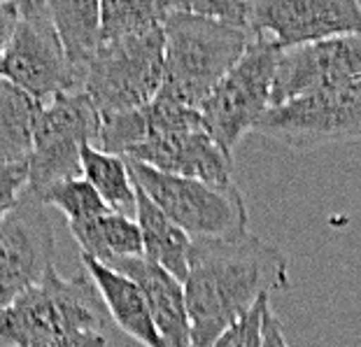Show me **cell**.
<instances>
[{"instance_id": "obj_1", "label": "cell", "mask_w": 361, "mask_h": 347, "mask_svg": "<svg viewBox=\"0 0 361 347\" xmlns=\"http://www.w3.org/2000/svg\"><path fill=\"white\" fill-rule=\"evenodd\" d=\"M287 289L289 259L278 245L250 231L226 241H191L184 280L191 347H212L261 296Z\"/></svg>"}, {"instance_id": "obj_2", "label": "cell", "mask_w": 361, "mask_h": 347, "mask_svg": "<svg viewBox=\"0 0 361 347\" xmlns=\"http://www.w3.org/2000/svg\"><path fill=\"white\" fill-rule=\"evenodd\" d=\"M107 310L87 273L63 277L51 266L35 287L0 310L5 347H107Z\"/></svg>"}, {"instance_id": "obj_3", "label": "cell", "mask_w": 361, "mask_h": 347, "mask_svg": "<svg viewBox=\"0 0 361 347\" xmlns=\"http://www.w3.org/2000/svg\"><path fill=\"white\" fill-rule=\"evenodd\" d=\"M164 35L166 63L159 96L196 110L255 40L252 30L180 12L178 7L166 21Z\"/></svg>"}, {"instance_id": "obj_4", "label": "cell", "mask_w": 361, "mask_h": 347, "mask_svg": "<svg viewBox=\"0 0 361 347\" xmlns=\"http://www.w3.org/2000/svg\"><path fill=\"white\" fill-rule=\"evenodd\" d=\"M126 161L214 187L235 184L233 159L214 142L201 110L161 96L147 105V138Z\"/></svg>"}, {"instance_id": "obj_5", "label": "cell", "mask_w": 361, "mask_h": 347, "mask_svg": "<svg viewBox=\"0 0 361 347\" xmlns=\"http://www.w3.org/2000/svg\"><path fill=\"white\" fill-rule=\"evenodd\" d=\"M164 63V28L105 42L87 68L82 91L91 98L101 117L142 110L159 96Z\"/></svg>"}, {"instance_id": "obj_6", "label": "cell", "mask_w": 361, "mask_h": 347, "mask_svg": "<svg viewBox=\"0 0 361 347\" xmlns=\"http://www.w3.org/2000/svg\"><path fill=\"white\" fill-rule=\"evenodd\" d=\"M133 182L191 241H226L247 233V205L235 187L166 175L128 161Z\"/></svg>"}, {"instance_id": "obj_7", "label": "cell", "mask_w": 361, "mask_h": 347, "mask_svg": "<svg viewBox=\"0 0 361 347\" xmlns=\"http://www.w3.org/2000/svg\"><path fill=\"white\" fill-rule=\"evenodd\" d=\"M280 56L282 49L278 44L255 35L247 51L201 105L207 130L231 159L243 135L255 130L257 121L271 107Z\"/></svg>"}, {"instance_id": "obj_8", "label": "cell", "mask_w": 361, "mask_h": 347, "mask_svg": "<svg viewBox=\"0 0 361 347\" xmlns=\"http://www.w3.org/2000/svg\"><path fill=\"white\" fill-rule=\"evenodd\" d=\"M101 112L84 91L61 94L42 105L28 157V194L40 198L54 184L82 177V147L98 142Z\"/></svg>"}, {"instance_id": "obj_9", "label": "cell", "mask_w": 361, "mask_h": 347, "mask_svg": "<svg viewBox=\"0 0 361 347\" xmlns=\"http://www.w3.org/2000/svg\"><path fill=\"white\" fill-rule=\"evenodd\" d=\"M17 7L19 19L0 63V77L42 105L61 94L80 91L47 3L21 0Z\"/></svg>"}, {"instance_id": "obj_10", "label": "cell", "mask_w": 361, "mask_h": 347, "mask_svg": "<svg viewBox=\"0 0 361 347\" xmlns=\"http://www.w3.org/2000/svg\"><path fill=\"white\" fill-rule=\"evenodd\" d=\"M255 133L296 152L361 140V82L268 107L257 121Z\"/></svg>"}, {"instance_id": "obj_11", "label": "cell", "mask_w": 361, "mask_h": 347, "mask_svg": "<svg viewBox=\"0 0 361 347\" xmlns=\"http://www.w3.org/2000/svg\"><path fill=\"white\" fill-rule=\"evenodd\" d=\"M250 30L284 49L338 35H361L359 0H255Z\"/></svg>"}, {"instance_id": "obj_12", "label": "cell", "mask_w": 361, "mask_h": 347, "mask_svg": "<svg viewBox=\"0 0 361 347\" xmlns=\"http://www.w3.org/2000/svg\"><path fill=\"white\" fill-rule=\"evenodd\" d=\"M0 310L35 287L56 259L54 226L40 200L24 194L19 207L0 224Z\"/></svg>"}, {"instance_id": "obj_13", "label": "cell", "mask_w": 361, "mask_h": 347, "mask_svg": "<svg viewBox=\"0 0 361 347\" xmlns=\"http://www.w3.org/2000/svg\"><path fill=\"white\" fill-rule=\"evenodd\" d=\"M361 82V35H338L329 40L284 49L273 82V105L324 89Z\"/></svg>"}, {"instance_id": "obj_14", "label": "cell", "mask_w": 361, "mask_h": 347, "mask_svg": "<svg viewBox=\"0 0 361 347\" xmlns=\"http://www.w3.org/2000/svg\"><path fill=\"white\" fill-rule=\"evenodd\" d=\"M103 266L128 277L140 287L147 298L152 319L168 347H191V319L187 296H184V282L157 266L154 261H149L145 254L130 259H114Z\"/></svg>"}, {"instance_id": "obj_15", "label": "cell", "mask_w": 361, "mask_h": 347, "mask_svg": "<svg viewBox=\"0 0 361 347\" xmlns=\"http://www.w3.org/2000/svg\"><path fill=\"white\" fill-rule=\"evenodd\" d=\"M80 259L84 273L94 282L112 322L142 347H168L164 336L159 334L154 319H152L147 298H145L140 287L128 277L103 266L101 261L87 257V254L80 252Z\"/></svg>"}, {"instance_id": "obj_16", "label": "cell", "mask_w": 361, "mask_h": 347, "mask_svg": "<svg viewBox=\"0 0 361 347\" xmlns=\"http://www.w3.org/2000/svg\"><path fill=\"white\" fill-rule=\"evenodd\" d=\"M47 7L82 91L87 68L101 49V3L98 0H49Z\"/></svg>"}, {"instance_id": "obj_17", "label": "cell", "mask_w": 361, "mask_h": 347, "mask_svg": "<svg viewBox=\"0 0 361 347\" xmlns=\"http://www.w3.org/2000/svg\"><path fill=\"white\" fill-rule=\"evenodd\" d=\"M137 203H135V221L142 236L145 257L154 261L164 271L178 277L180 282L189 275V252L191 238L173 224L159 210V205L135 184Z\"/></svg>"}, {"instance_id": "obj_18", "label": "cell", "mask_w": 361, "mask_h": 347, "mask_svg": "<svg viewBox=\"0 0 361 347\" xmlns=\"http://www.w3.org/2000/svg\"><path fill=\"white\" fill-rule=\"evenodd\" d=\"M73 238L80 245V252L87 257L110 264L114 259L142 257V236L135 217L119 212H105L89 221L68 224Z\"/></svg>"}, {"instance_id": "obj_19", "label": "cell", "mask_w": 361, "mask_h": 347, "mask_svg": "<svg viewBox=\"0 0 361 347\" xmlns=\"http://www.w3.org/2000/svg\"><path fill=\"white\" fill-rule=\"evenodd\" d=\"M40 110L42 103L0 77V166L30 157Z\"/></svg>"}, {"instance_id": "obj_20", "label": "cell", "mask_w": 361, "mask_h": 347, "mask_svg": "<svg viewBox=\"0 0 361 347\" xmlns=\"http://www.w3.org/2000/svg\"><path fill=\"white\" fill-rule=\"evenodd\" d=\"M82 177L98 191L112 212L135 217L137 191L128 161L114 154L101 152L94 145L82 147Z\"/></svg>"}, {"instance_id": "obj_21", "label": "cell", "mask_w": 361, "mask_h": 347, "mask_svg": "<svg viewBox=\"0 0 361 347\" xmlns=\"http://www.w3.org/2000/svg\"><path fill=\"white\" fill-rule=\"evenodd\" d=\"M175 12V0H103L101 44L164 28Z\"/></svg>"}, {"instance_id": "obj_22", "label": "cell", "mask_w": 361, "mask_h": 347, "mask_svg": "<svg viewBox=\"0 0 361 347\" xmlns=\"http://www.w3.org/2000/svg\"><path fill=\"white\" fill-rule=\"evenodd\" d=\"M44 207H56L59 212L66 214L68 224L89 221L94 217L110 212L105 200L98 196V191L84 180V177H75V180H66L54 184L44 194L37 198Z\"/></svg>"}, {"instance_id": "obj_23", "label": "cell", "mask_w": 361, "mask_h": 347, "mask_svg": "<svg viewBox=\"0 0 361 347\" xmlns=\"http://www.w3.org/2000/svg\"><path fill=\"white\" fill-rule=\"evenodd\" d=\"M175 7L180 12L250 30V3H240V0H175Z\"/></svg>"}, {"instance_id": "obj_24", "label": "cell", "mask_w": 361, "mask_h": 347, "mask_svg": "<svg viewBox=\"0 0 361 347\" xmlns=\"http://www.w3.org/2000/svg\"><path fill=\"white\" fill-rule=\"evenodd\" d=\"M271 308V296H261L257 305L226 329L212 347H264V319Z\"/></svg>"}, {"instance_id": "obj_25", "label": "cell", "mask_w": 361, "mask_h": 347, "mask_svg": "<svg viewBox=\"0 0 361 347\" xmlns=\"http://www.w3.org/2000/svg\"><path fill=\"white\" fill-rule=\"evenodd\" d=\"M30 168L28 159L17 161V164L0 166V224L17 210L21 198L28 191Z\"/></svg>"}, {"instance_id": "obj_26", "label": "cell", "mask_w": 361, "mask_h": 347, "mask_svg": "<svg viewBox=\"0 0 361 347\" xmlns=\"http://www.w3.org/2000/svg\"><path fill=\"white\" fill-rule=\"evenodd\" d=\"M17 19H19V7L17 3H0V63H3V56H5V49H7V42L14 33V26H17Z\"/></svg>"}, {"instance_id": "obj_27", "label": "cell", "mask_w": 361, "mask_h": 347, "mask_svg": "<svg viewBox=\"0 0 361 347\" xmlns=\"http://www.w3.org/2000/svg\"><path fill=\"white\" fill-rule=\"evenodd\" d=\"M264 347H291L284 336L282 322L278 315L273 312V308H268L266 319H264Z\"/></svg>"}, {"instance_id": "obj_28", "label": "cell", "mask_w": 361, "mask_h": 347, "mask_svg": "<svg viewBox=\"0 0 361 347\" xmlns=\"http://www.w3.org/2000/svg\"><path fill=\"white\" fill-rule=\"evenodd\" d=\"M0 248H3V238H0Z\"/></svg>"}]
</instances>
